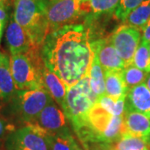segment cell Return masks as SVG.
I'll return each mask as SVG.
<instances>
[{
    "label": "cell",
    "mask_w": 150,
    "mask_h": 150,
    "mask_svg": "<svg viewBox=\"0 0 150 150\" xmlns=\"http://www.w3.org/2000/svg\"><path fill=\"white\" fill-rule=\"evenodd\" d=\"M149 74L138 69L133 64L126 66L123 69V79L128 89L144 83Z\"/></svg>",
    "instance_id": "44dd1931"
},
{
    "label": "cell",
    "mask_w": 150,
    "mask_h": 150,
    "mask_svg": "<svg viewBox=\"0 0 150 150\" xmlns=\"http://www.w3.org/2000/svg\"><path fill=\"white\" fill-rule=\"evenodd\" d=\"M13 17L26 31L33 45L42 47L49 33L44 0H13Z\"/></svg>",
    "instance_id": "277c9868"
},
{
    "label": "cell",
    "mask_w": 150,
    "mask_h": 150,
    "mask_svg": "<svg viewBox=\"0 0 150 150\" xmlns=\"http://www.w3.org/2000/svg\"><path fill=\"white\" fill-rule=\"evenodd\" d=\"M125 134L123 116H113L98 103L88 114L84 129L77 134L84 149L91 144H115Z\"/></svg>",
    "instance_id": "7a4b0ae2"
},
{
    "label": "cell",
    "mask_w": 150,
    "mask_h": 150,
    "mask_svg": "<svg viewBox=\"0 0 150 150\" xmlns=\"http://www.w3.org/2000/svg\"><path fill=\"white\" fill-rule=\"evenodd\" d=\"M144 0H119L118 5L114 12L115 18L124 23L129 13L139 6Z\"/></svg>",
    "instance_id": "d4e9b609"
},
{
    "label": "cell",
    "mask_w": 150,
    "mask_h": 150,
    "mask_svg": "<svg viewBox=\"0 0 150 150\" xmlns=\"http://www.w3.org/2000/svg\"><path fill=\"white\" fill-rule=\"evenodd\" d=\"M43 81L44 89L62 108L69 88L46 66H44L43 69Z\"/></svg>",
    "instance_id": "9a60e30c"
},
{
    "label": "cell",
    "mask_w": 150,
    "mask_h": 150,
    "mask_svg": "<svg viewBox=\"0 0 150 150\" xmlns=\"http://www.w3.org/2000/svg\"><path fill=\"white\" fill-rule=\"evenodd\" d=\"M88 76H89V84L91 90L97 98L105 94L103 71L98 60L97 56L93 53V59H92L90 68L88 70Z\"/></svg>",
    "instance_id": "ac0fdd59"
},
{
    "label": "cell",
    "mask_w": 150,
    "mask_h": 150,
    "mask_svg": "<svg viewBox=\"0 0 150 150\" xmlns=\"http://www.w3.org/2000/svg\"><path fill=\"white\" fill-rule=\"evenodd\" d=\"M108 38L123 60L125 67L132 64L135 52L142 38L139 29L123 23L118 26Z\"/></svg>",
    "instance_id": "9c48e42d"
},
{
    "label": "cell",
    "mask_w": 150,
    "mask_h": 150,
    "mask_svg": "<svg viewBox=\"0 0 150 150\" xmlns=\"http://www.w3.org/2000/svg\"><path fill=\"white\" fill-rule=\"evenodd\" d=\"M113 147L116 150H145L149 149V145L145 141L129 134H124Z\"/></svg>",
    "instance_id": "603a6c76"
},
{
    "label": "cell",
    "mask_w": 150,
    "mask_h": 150,
    "mask_svg": "<svg viewBox=\"0 0 150 150\" xmlns=\"http://www.w3.org/2000/svg\"><path fill=\"white\" fill-rule=\"evenodd\" d=\"M50 150H83L72 133L49 136Z\"/></svg>",
    "instance_id": "ffe728a7"
},
{
    "label": "cell",
    "mask_w": 150,
    "mask_h": 150,
    "mask_svg": "<svg viewBox=\"0 0 150 150\" xmlns=\"http://www.w3.org/2000/svg\"><path fill=\"white\" fill-rule=\"evenodd\" d=\"M91 42L88 21L59 28L49 33L42 44L43 64L69 88L88 74Z\"/></svg>",
    "instance_id": "6da1fadb"
},
{
    "label": "cell",
    "mask_w": 150,
    "mask_h": 150,
    "mask_svg": "<svg viewBox=\"0 0 150 150\" xmlns=\"http://www.w3.org/2000/svg\"><path fill=\"white\" fill-rule=\"evenodd\" d=\"M5 38L11 55L26 54L33 46L26 31L14 20L13 16L6 28Z\"/></svg>",
    "instance_id": "7c38bea8"
},
{
    "label": "cell",
    "mask_w": 150,
    "mask_h": 150,
    "mask_svg": "<svg viewBox=\"0 0 150 150\" xmlns=\"http://www.w3.org/2000/svg\"><path fill=\"white\" fill-rule=\"evenodd\" d=\"M11 1H13V0H0V4H4L8 5L11 3Z\"/></svg>",
    "instance_id": "4dcf8cb0"
},
{
    "label": "cell",
    "mask_w": 150,
    "mask_h": 150,
    "mask_svg": "<svg viewBox=\"0 0 150 150\" xmlns=\"http://www.w3.org/2000/svg\"><path fill=\"white\" fill-rule=\"evenodd\" d=\"M91 48L103 72L108 70H122L125 68L123 60L108 40V38L92 40Z\"/></svg>",
    "instance_id": "8fae6325"
},
{
    "label": "cell",
    "mask_w": 150,
    "mask_h": 150,
    "mask_svg": "<svg viewBox=\"0 0 150 150\" xmlns=\"http://www.w3.org/2000/svg\"><path fill=\"white\" fill-rule=\"evenodd\" d=\"M53 98L44 88L16 90L8 102L11 110L18 120L25 124L33 123Z\"/></svg>",
    "instance_id": "52a82bcc"
},
{
    "label": "cell",
    "mask_w": 150,
    "mask_h": 150,
    "mask_svg": "<svg viewBox=\"0 0 150 150\" xmlns=\"http://www.w3.org/2000/svg\"><path fill=\"white\" fill-rule=\"evenodd\" d=\"M149 53H150V44H149Z\"/></svg>",
    "instance_id": "1f68e13d"
},
{
    "label": "cell",
    "mask_w": 150,
    "mask_h": 150,
    "mask_svg": "<svg viewBox=\"0 0 150 150\" xmlns=\"http://www.w3.org/2000/svg\"><path fill=\"white\" fill-rule=\"evenodd\" d=\"M124 111L141 112L150 117V90L145 82L129 89Z\"/></svg>",
    "instance_id": "5bb4252c"
},
{
    "label": "cell",
    "mask_w": 150,
    "mask_h": 150,
    "mask_svg": "<svg viewBox=\"0 0 150 150\" xmlns=\"http://www.w3.org/2000/svg\"><path fill=\"white\" fill-rule=\"evenodd\" d=\"M96 99L90 88L88 74L68 88L62 109L76 134L84 129L88 114Z\"/></svg>",
    "instance_id": "5b68a950"
},
{
    "label": "cell",
    "mask_w": 150,
    "mask_h": 150,
    "mask_svg": "<svg viewBox=\"0 0 150 150\" xmlns=\"http://www.w3.org/2000/svg\"><path fill=\"white\" fill-rule=\"evenodd\" d=\"M49 33L92 13L89 0H44Z\"/></svg>",
    "instance_id": "8992f818"
},
{
    "label": "cell",
    "mask_w": 150,
    "mask_h": 150,
    "mask_svg": "<svg viewBox=\"0 0 150 150\" xmlns=\"http://www.w3.org/2000/svg\"><path fill=\"white\" fill-rule=\"evenodd\" d=\"M5 145L8 150H50L49 135L33 123L13 131Z\"/></svg>",
    "instance_id": "ba28073f"
},
{
    "label": "cell",
    "mask_w": 150,
    "mask_h": 150,
    "mask_svg": "<svg viewBox=\"0 0 150 150\" xmlns=\"http://www.w3.org/2000/svg\"><path fill=\"white\" fill-rule=\"evenodd\" d=\"M149 44V42L141 39L133 59V64L135 67L148 74L150 73Z\"/></svg>",
    "instance_id": "7402d4cb"
},
{
    "label": "cell",
    "mask_w": 150,
    "mask_h": 150,
    "mask_svg": "<svg viewBox=\"0 0 150 150\" xmlns=\"http://www.w3.org/2000/svg\"><path fill=\"white\" fill-rule=\"evenodd\" d=\"M145 150H149V149H145Z\"/></svg>",
    "instance_id": "d6a6232c"
},
{
    "label": "cell",
    "mask_w": 150,
    "mask_h": 150,
    "mask_svg": "<svg viewBox=\"0 0 150 150\" xmlns=\"http://www.w3.org/2000/svg\"><path fill=\"white\" fill-rule=\"evenodd\" d=\"M85 150H116L110 144H91Z\"/></svg>",
    "instance_id": "83f0119b"
},
{
    "label": "cell",
    "mask_w": 150,
    "mask_h": 150,
    "mask_svg": "<svg viewBox=\"0 0 150 150\" xmlns=\"http://www.w3.org/2000/svg\"><path fill=\"white\" fill-rule=\"evenodd\" d=\"M105 94L113 98L127 95L129 91L123 79L122 70H108L103 72Z\"/></svg>",
    "instance_id": "e0dca14e"
},
{
    "label": "cell",
    "mask_w": 150,
    "mask_h": 150,
    "mask_svg": "<svg viewBox=\"0 0 150 150\" xmlns=\"http://www.w3.org/2000/svg\"><path fill=\"white\" fill-rule=\"evenodd\" d=\"M145 83H146L147 87L149 88V89L150 90V74H149V75H148V77H147V79L145 80Z\"/></svg>",
    "instance_id": "f546056e"
},
{
    "label": "cell",
    "mask_w": 150,
    "mask_h": 150,
    "mask_svg": "<svg viewBox=\"0 0 150 150\" xmlns=\"http://www.w3.org/2000/svg\"><path fill=\"white\" fill-rule=\"evenodd\" d=\"M10 69L17 90L44 88L43 69L44 68L41 47L33 46L26 54L11 55Z\"/></svg>",
    "instance_id": "3957f363"
},
{
    "label": "cell",
    "mask_w": 150,
    "mask_h": 150,
    "mask_svg": "<svg viewBox=\"0 0 150 150\" xmlns=\"http://www.w3.org/2000/svg\"><path fill=\"white\" fill-rule=\"evenodd\" d=\"M119 0H89L92 15L98 17L114 13Z\"/></svg>",
    "instance_id": "cb8c5ba5"
},
{
    "label": "cell",
    "mask_w": 150,
    "mask_h": 150,
    "mask_svg": "<svg viewBox=\"0 0 150 150\" xmlns=\"http://www.w3.org/2000/svg\"><path fill=\"white\" fill-rule=\"evenodd\" d=\"M142 38L143 40H145L147 42L150 43V18L149 21L147 22V23L145 24V26L142 29Z\"/></svg>",
    "instance_id": "f1b7e54d"
},
{
    "label": "cell",
    "mask_w": 150,
    "mask_h": 150,
    "mask_svg": "<svg viewBox=\"0 0 150 150\" xmlns=\"http://www.w3.org/2000/svg\"><path fill=\"white\" fill-rule=\"evenodd\" d=\"M52 99L43 108L36 120L32 123L43 130L49 136L71 133L69 121L62 108Z\"/></svg>",
    "instance_id": "30bf717a"
},
{
    "label": "cell",
    "mask_w": 150,
    "mask_h": 150,
    "mask_svg": "<svg viewBox=\"0 0 150 150\" xmlns=\"http://www.w3.org/2000/svg\"><path fill=\"white\" fill-rule=\"evenodd\" d=\"M10 69V59L0 52V100L9 101L16 92Z\"/></svg>",
    "instance_id": "2e32d148"
},
{
    "label": "cell",
    "mask_w": 150,
    "mask_h": 150,
    "mask_svg": "<svg viewBox=\"0 0 150 150\" xmlns=\"http://www.w3.org/2000/svg\"><path fill=\"white\" fill-rule=\"evenodd\" d=\"M150 18V0H144L127 17L124 23L142 31Z\"/></svg>",
    "instance_id": "d6986e66"
},
{
    "label": "cell",
    "mask_w": 150,
    "mask_h": 150,
    "mask_svg": "<svg viewBox=\"0 0 150 150\" xmlns=\"http://www.w3.org/2000/svg\"><path fill=\"white\" fill-rule=\"evenodd\" d=\"M125 134L140 138L150 146V117L141 112L124 111Z\"/></svg>",
    "instance_id": "4fadbf2b"
},
{
    "label": "cell",
    "mask_w": 150,
    "mask_h": 150,
    "mask_svg": "<svg viewBox=\"0 0 150 150\" xmlns=\"http://www.w3.org/2000/svg\"><path fill=\"white\" fill-rule=\"evenodd\" d=\"M15 129L13 123H9L7 119L0 115V143L4 139H6L8 136Z\"/></svg>",
    "instance_id": "484cf974"
},
{
    "label": "cell",
    "mask_w": 150,
    "mask_h": 150,
    "mask_svg": "<svg viewBox=\"0 0 150 150\" xmlns=\"http://www.w3.org/2000/svg\"><path fill=\"white\" fill-rule=\"evenodd\" d=\"M8 5L4 4H0V42L2 39L3 33L5 28L6 23L8 19Z\"/></svg>",
    "instance_id": "4316f807"
}]
</instances>
